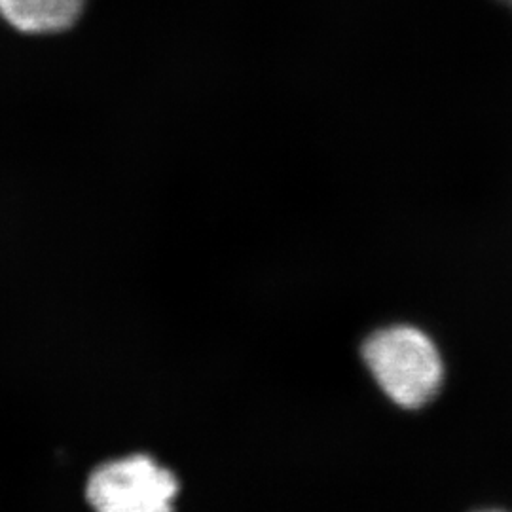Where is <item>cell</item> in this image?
I'll return each instance as SVG.
<instances>
[{"label": "cell", "mask_w": 512, "mask_h": 512, "mask_svg": "<svg viewBox=\"0 0 512 512\" xmlns=\"http://www.w3.org/2000/svg\"><path fill=\"white\" fill-rule=\"evenodd\" d=\"M179 482L171 471L143 454L101 465L88 480L86 497L105 512H165L173 507Z\"/></svg>", "instance_id": "cell-2"}, {"label": "cell", "mask_w": 512, "mask_h": 512, "mask_svg": "<svg viewBox=\"0 0 512 512\" xmlns=\"http://www.w3.org/2000/svg\"><path fill=\"white\" fill-rule=\"evenodd\" d=\"M501 2H505V4H507V6L512 10V0H501Z\"/></svg>", "instance_id": "cell-4"}, {"label": "cell", "mask_w": 512, "mask_h": 512, "mask_svg": "<svg viewBox=\"0 0 512 512\" xmlns=\"http://www.w3.org/2000/svg\"><path fill=\"white\" fill-rule=\"evenodd\" d=\"M363 357L378 385L393 403L418 408L442 384L444 368L433 340L414 327H389L365 342Z\"/></svg>", "instance_id": "cell-1"}, {"label": "cell", "mask_w": 512, "mask_h": 512, "mask_svg": "<svg viewBox=\"0 0 512 512\" xmlns=\"http://www.w3.org/2000/svg\"><path fill=\"white\" fill-rule=\"evenodd\" d=\"M84 0H0V16L21 33L46 35L73 27Z\"/></svg>", "instance_id": "cell-3"}]
</instances>
